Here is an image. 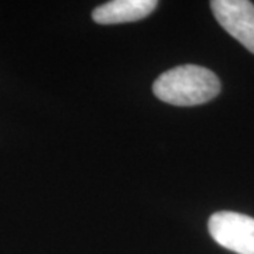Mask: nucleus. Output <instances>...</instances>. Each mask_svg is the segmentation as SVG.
<instances>
[{"label": "nucleus", "mask_w": 254, "mask_h": 254, "mask_svg": "<svg viewBox=\"0 0 254 254\" xmlns=\"http://www.w3.org/2000/svg\"><path fill=\"white\" fill-rule=\"evenodd\" d=\"M153 92L158 99L174 106H196L218 96L220 81L208 68L187 64L161 73Z\"/></svg>", "instance_id": "1"}, {"label": "nucleus", "mask_w": 254, "mask_h": 254, "mask_svg": "<svg viewBox=\"0 0 254 254\" xmlns=\"http://www.w3.org/2000/svg\"><path fill=\"white\" fill-rule=\"evenodd\" d=\"M209 233L219 246L237 254H254V219L222 210L213 213L208 222Z\"/></svg>", "instance_id": "2"}, {"label": "nucleus", "mask_w": 254, "mask_h": 254, "mask_svg": "<svg viewBox=\"0 0 254 254\" xmlns=\"http://www.w3.org/2000/svg\"><path fill=\"white\" fill-rule=\"evenodd\" d=\"M210 9L222 27L254 54V4L247 0H213Z\"/></svg>", "instance_id": "3"}, {"label": "nucleus", "mask_w": 254, "mask_h": 254, "mask_svg": "<svg viewBox=\"0 0 254 254\" xmlns=\"http://www.w3.org/2000/svg\"><path fill=\"white\" fill-rule=\"evenodd\" d=\"M157 4L155 0H115L96 7L92 11V18L98 24L131 23L147 17Z\"/></svg>", "instance_id": "4"}]
</instances>
